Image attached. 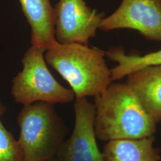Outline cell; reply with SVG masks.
Here are the masks:
<instances>
[{
    "label": "cell",
    "mask_w": 161,
    "mask_h": 161,
    "mask_svg": "<svg viewBox=\"0 0 161 161\" xmlns=\"http://www.w3.org/2000/svg\"><path fill=\"white\" fill-rule=\"evenodd\" d=\"M127 84L147 114L161 121V64L138 69L127 76Z\"/></svg>",
    "instance_id": "obj_8"
},
{
    "label": "cell",
    "mask_w": 161,
    "mask_h": 161,
    "mask_svg": "<svg viewBox=\"0 0 161 161\" xmlns=\"http://www.w3.org/2000/svg\"><path fill=\"white\" fill-rule=\"evenodd\" d=\"M96 138L104 142L153 136L158 122L143 108L127 83H111L94 97Z\"/></svg>",
    "instance_id": "obj_1"
},
{
    "label": "cell",
    "mask_w": 161,
    "mask_h": 161,
    "mask_svg": "<svg viewBox=\"0 0 161 161\" xmlns=\"http://www.w3.org/2000/svg\"><path fill=\"white\" fill-rule=\"evenodd\" d=\"M0 161H25L23 150L0 119Z\"/></svg>",
    "instance_id": "obj_12"
},
{
    "label": "cell",
    "mask_w": 161,
    "mask_h": 161,
    "mask_svg": "<svg viewBox=\"0 0 161 161\" xmlns=\"http://www.w3.org/2000/svg\"><path fill=\"white\" fill-rule=\"evenodd\" d=\"M31 28L32 46L47 50L55 38V12L50 0H19Z\"/></svg>",
    "instance_id": "obj_9"
},
{
    "label": "cell",
    "mask_w": 161,
    "mask_h": 161,
    "mask_svg": "<svg viewBox=\"0 0 161 161\" xmlns=\"http://www.w3.org/2000/svg\"><path fill=\"white\" fill-rule=\"evenodd\" d=\"M19 142L25 161L54 158L65 140L67 127L53 104L44 102L23 105L17 115Z\"/></svg>",
    "instance_id": "obj_3"
},
{
    "label": "cell",
    "mask_w": 161,
    "mask_h": 161,
    "mask_svg": "<svg viewBox=\"0 0 161 161\" xmlns=\"http://www.w3.org/2000/svg\"><path fill=\"white\" fill-rule=\"evenodd\" d=\"M105 52L110 60L118 64L111 69L112 81L121 80L146 66L161 64V49L142 56L127 54L122 47H112Z\"/></svg>",
    "instance_id": "obj_11"
},
{
    "label": "cell",
    "mask_w": 161,
    "mask_h": 161,
    "mask_svg": "<svg viewBox=\"0 0 161 161\" xmlns=\"http://www.w3.org/2000/svg\"><path fill=\"white\" fill-rule=\"evenodd\" d=\"M119 29H134L148 40L161 42V0H122L99 27L103 31Z\"/></svg>",
    "instance_id": "obj_6"
},
{
    "label": "cell",
    "mask_w": 161,
    "mask_h": 161,
    "mask_svg": "<svg viewBox=\"0 0 161 161\" xmlns=\"http://www.w3.org/2000/svg\"><path fill=\"white\" fill-rule=\"evenodd\" d=\"M57 161V159H56V158H53L52 159H49V160H47V161Z\"/></svg>",
    "instance_id": "obj_14"
},
{
    "label": "cell",
    "mask_w": 161,
    "mask_h": 161,
    "mask_svg": "<svg viewBox=\"0 0 161 161\" xmlns=\"http://www.w3.org/2000/svg\"><path fill=\"white\" fill-rule=\"evenodd\" d=\"M6 111H7V108L6 106L0 101V118L6 113Z\"/></svg>",
    "instance_id": "obj_13"
},
{
    "label": "cell",
    "mask_w": 161,
    "mask_h": 161,
    "mask_svg": "<svg viewBox=\"0 0 161 161\" xmlns=\"http://www.w3.org/2000/svg\"><path fill=\"white\" fill-rule=\"evenodd\" d=\"M75 125L70 137L58 150V161H105L98 147L94 131L96 108L86 97L76 100L74 104Z\"/></svg>",
    "instance_id": "obj_7"
},
{
    "label": "cell",
    "mask_w": 161,
    "mask_h": 161,
    "mask_svg": "<svg viewBox=\"0 0 161 161\" xmlns=\"http://www.w3.org/2000/svg\"><path fill=\"white\" fill-rule=\"evenodd\" d=\"M106 52L97 47L56 41L45 52L47 63L66 80L75 99L96 97L112 82V71L106 62Z\"/></svg>",
    "instance_id": "obj_2"
},
{
    "label": "cell",
    "mask_w": 161,
    "mask_h": 161,
    "mask_svg": "<svg viewBox=\"0 0 161 161\" xmlns=\"http://www.w3.org/2000/svg\"><path fill=\"white\" fill-rule=\"evenodd\" d=\"M54 8L55 38L60 44L88 45L105 17L104 13L92 10L84 0H59Z\"/></svg>",
    "instance_id": "obj_5"
},
{
    "label": "cell",
    "mask_w": 161,
    "mask_h": 161,
    "mask_svg": "<svg viewBox=\"0 0 161 161\" xmlns=\"http://www.w3.org/2000/svg\"><path fill=\"white\" fill-rule=\"evenodd\" d=\"M46 52L43 48L31 46L25 53L23 69L12 80L11 94L17 103H68L75 99L73 91L58 83L48 69Z\"/></svg>",
    "instance_id": "obj_4"
},
{
    "label": "cell",
    "mask_w": 161,
    "mask_h": 161,
    "mask_svg": "<svg viewBox=\"0 0 161 161\" xmlns=\"http://www.w3.org/2000/svg\"><path fill=\"white\" fill-rule=\"evenodd\" d=\"M153 136L108 142L102 154L105 161H160L161 149L154 146Z\"/></svg>",
    "instance_id": "obj_10"
}]
</instances>
